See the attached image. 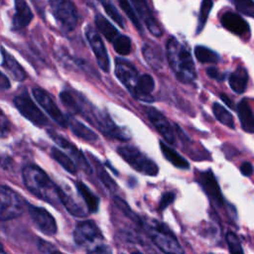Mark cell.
Instances as JSON below:
<instances>
[{
  "label": "cell",
  "instance_id": "cell-1",
  "mask_svg": "<svg viewBox=\"0 0 254 254\" xmlns=\"http://www.w3.org/2000/svg\"><path fill=\"white\" fill-rule=\"evenodd\" d=\"M166 55L170 67L179 81L187 84L195 80L196 71L190 52L175 37L168 40Z\"/></svg>",
  "mask_w": 254,
  "mask_h": 254
},
{
  "label": "cell",
  "instance_id": "cell-2",
  "mask_svg": "<svg viewBox=\"0 0 254 254\" xmlns=\"http://www.w3.org/2000/svg\"><path fill=\"white\" fill-rule=\"evenodd\" d=\"M26 188L39 198L54 205L61 203L60 188L39 167L29 165L23 170Z\"/></svg>",
  "mask_w": 254,
  "mask_h": 254
},
{
  "label": "cell",
  "instance_id": "cell-3",
  "mask_svg": "<svg viewBox=\"0 0 254 254\" xmlns=\"http://www.w3.org/2000/svg\"><path fill=\"white\" fill-rule=\"evenodd\" d=\"M76 97L78 101V114L82 115L90 124L95 126L106 136H110L121 141H127L130 139L128 131L117 126L107 113L98 110L82 95L76 93Z\"/></svg>",
  "mask_w": 254,
  "mask_h": 254
},
{
  "label": "cell",
  "instance_id": "cell-4",
  "mask_svg": "<svg viewBox=\"0 0 254 254\" xmlns=\"http://www.w3.org/2000/svg\"><path fill=\"white\" fill-rule=\"evenodd\" d=\"M139 225H141L151 238L153 243L165 253H184L176 235L163 222L152 218H141Z\"/></svg>",
  "mask_w": 254,
  "mask_h": 254
},
{
  "label": "cell",
  "instance_id": "cell-5",
  "mask_svg": "<svg viewBox=\"0 0 254 254\" xmlns=\"http://www.w3.org/2000/svg\"><path fill=\"white\" fill-rule=\"evenodd\" d=\"M117 153L137 172L147 176H156L159 172L157 164L145 156L139 149L130 145L119 146Z\"/></svg>",
  "mask_w": 254,
  "mask_h": 254
},
{
  "label": "cell",
  "instance_id": "cell-6",
  "mask_svg": "<svg viewBox=\"0 0 254 254\" xmlns=\"http://www.w3.org/2000/svg\"><path fill=\"white\" fill-rule=\"evenodd\" d=\"M53 15L61 28L65 32H71L77 25L78 13L71 0H49Z\"/></svg>",
  "mask_w": 254,
  "mask_h": 254
},
{
  "label": "cell",
  "instance_id": "cell-7",
  "mask_svg": "<svg viewBox=\"0 0 254 254\" xmlns=\"http://www.w3.org/2000/svg\"><path fill=\"white\" fill-rule=\"evenodd\" d=\"M24 210V200L11 188L0 185V220L19 217Z\"/></svg>",
  "mask_w": 254,
  "mask_h": 254
},
{
  "label": "cell",
  "instance_id": "cell-8",
  "mask_svg": "<svg viewBox=\"0 0 254 254\" xmlns=\"http://www.w3.org/2000/svg\"><path fill=\"white\" fill-rule=\"evenodd\" d=\"M73 238L75 243L81 247L94 248L97 245H99L97 244L98 242L103 240V235L93 221L87 220V221H82L76 225L73 232Z\"/></svg>",
  "mask_w": 254,
  "mask_h": 254
},
{
  "label": "cell",
  "instance_id": "cell-9",
  "mask_svg": "<svg viewBox=\"0 0 254 254\" xmlns=\"http://www.w3.org/2000/svg\"><path fill=\"white\" fill-rule=\"evenodd\" d=\"M14 104L20 113L38 127L46 126L48 120L27 94H21L14 98Z\"/></svg>",
  "mask_w": 254,
  "mask_h": 254
},
{
  "label": "cell",
  "instance_id": "cell-10",
  "mask_svg": "<svg viewBox=\"0 0 254 254\" xmlns=\"http://www.w3.org/2000/svg\"><path fill=\"white\" fill-rule=\"evenodd\" d=\"M85 36L94 53V56L96 58V62L99 67L105 72L109 71V68H110L109 57L100 36L91 26L86 27Z\"/></svg>",
  "mask_w": 254,
  "mask_h": 254
},
{
  "label": "cell",
  "instance_id": "cell-11",
  "mask_svg": "<svg viewBox=\"0 0 254 254\" xmlns=\"http://www.w3.org/2000/svg\"><path fill=\"white\" fill-rule=\"evenodd\" d=\"M115 75L132 94L139 78L137 68L130 62L117 58L115 60Z\"/></svg>",
  "mask_w": 254,
  "mask_h": 254
},
{
  "label": "cell",
  "instance_id": "cell-12",
  "mask_svg": "<svg viewBox=\"0 0 254 254\" xmlns=\"http://www.w3.org/2000/svg\"><path fill=\"white\" fill-rule=\"evenodd\" d=\"M145 114L149 118L150 122L153 124V126L156 128V130L163 136V138L171 144H175V134L174 130L166 118L164 114H162L160 111H158L156 108L151 106H144Z\"/></svg>",
  "mask_w": 254,
  "mask_h": 254
},
{
  "label": "cell",
  "instance_id": "cell-13",
  "mask_svg": "<svg viewBox=\"0 0 254 254\" xmlns=\"http://www.w3.org/2000/svg\"><path fill=\"white\" fill-rule=\"evenodd\" d=\"M33 95L38 103L47 111V113L62 127H67V118L63 114L52 97L41 88H34Z\"/></svg>",
  "mask_w": 254,
  "mask_h": 254
},
{
  "label": "cell",
  "instance_id": "cell-14",
  "mask_svg": "<svg viewBox=\"0 0 254 254\" xmlns=\"http://www.w3.org/2000/svg\"><path fill=\"white\" fill-rule=\"evenodd\" d=\"M49 134L50 137L59 145L61 146L63 149L66 150L67 153L70 155V157L72 158L73 162L75 163V165L77 166V168H79L80 170H82L84 173L90 175L92 173L91 167L88 164L87 160L85 159L84 155L80 152V150H78L73 144H71L69 141H67L66 139L61 137L59 134L55 133L52 130H49Z\"/></svg>",
  "mask_w": 254,
  "mask_h": 254
},
{
  "label": "cell",
  "instance_id": "cell-15",
  "mask_svg": "<svg viewBox=\"0 0 254 254\" xmlns=\"http://www.w3.org/2000/svg\"><path fill=\"white\" fill-rule=\"evenodd\" d=\"M31 218L36 227L46 235H55L57 233V223L55 218L45 208L29 206Z\"/></svg>",
  "mask_w": 254,
  "mask_h": 254
},
{
  "label": "cell",
  "instance_id": "cell-16",
  "mask_svg": "<svg viewBox=\"0 0 254 254\" xmlns=\"http://www.w3.org/2000/svg\"><path fill=\"white\" fill-rule=\"evenodd\" d=\"M199 185L203 189L204 192L208 195L209 198L218 206H222L224 203L222 193L218 183L211 170L204 171L199 176Z\"/></svg>",
  "mask_w": 254,
  "mask_h": 254
},
{
  "label": "cell",
  "instance_id": "cell-17",
  "mask_svg": "<svg viewBox=\"0 0 254 254\" xmlns=\"http://www.w3.org/2000/svg\"><path fill=\"white\" fill-rule=\"evenodd\" d=\"M220 22L223 28L237 36H245L250 31L248 23L234 12H225L221 16Z\"/></svg>",
  "mask_w": 254,
  "mask_h": 254
},
{
  "label": "cell",
  "instance_id": "cell-18",
  "mask_svg": "<svg viewBox=\"0 0 254 254\" xmlns=\"http://www.w3.org/2000/svg\"><path fill=\"white\" fill-rule=\"evenodd\" d=\"M154 87H155V81L153 77L148 73L142 74L139 76L137 80L132 96L146 103L153 102L154 98L151 96V93L154 90Z\"/></svg>",
  "mask_w": 254,
  "mask_h": 254
},
{
  "label": "cell",
  "instance_id": "cell-19",
  "mask_svg": "<svg viewBox=\"0 0 254 254\" xmlns=\"http://www.w3.org/2000/svg\"><path fill=\"white\" fill-rule=\"evenodd\" d=\"M14 4L15 14L12 20V27L14 30H21L31 23L33 13L26 0H14Z\"/></svg>",
  "mask_w": 254,
  "mask_h": 254
},
{
  "label": "cell",
  "instance_id": "cell-20",
  "mask_svg": "<svg viewBox=\"0 0 254 254\" xmlns=\"http://www.w3.org/2000/svg\"><path fill=\"white\" fill-rule=\"evenodd\" d=\"M237 114L241 128L247 133H254V113L246 98L238 103Z\"/></svg>",
  "mask_w": 254,
  "mask_h": 254
},
{
  "label": "cell",
  "instance_id": "cell-21",
  "mask_svg": "<svg viewBox=\"0 0 254 254\" xmlns=\"http://www.w3.org/2000/svg\"><path fill=\"white\" fill-rule=\"evenodd\" d=\"M1 53L3 56V64L2 65L10 72V74L17 80L22 81L25 80L27 77L25 69L21 66V64L10 55L8 52H6L3 48H1Z\"/></svg>",
  "mask_w": 254,
  "mask_h": 254
},
{
  "label": "cell",
  "instance_id": "cell-22",
  "mask_svg": "<svg viewBox=\"0 0 254 254\" xmlns=\"http://www.w3.org/2000/svg\"><path fill=\"white\" fill-rule=\"evenodd\" d=\"M230 88L237 94H241L246 90L248 84V73L242 66H238L228 78Z\"/></svg>",
  "mask_w": 254,
  "mask_h": 254
},
{
  "label": "cell",
  "instance_id": "cell-23",
  "mask_svg": "<svg viewBox=\"0 0 254 254\" xmlns=\"http://www.w3.org/2000/svg\"><path fill=\"white\" fill-rule=\"evenodd\" d=\"M60 198H61V203L64 205V207L72 214V215H75V216H85L87 211L81 206L80 203H78L74 197L64 191L63 189L60 188Z\"/></svg>",
  "mask_w": 254,
  "mask_h": 254
},
{
  "label": "cell",
  "instance_id": "cell-24",
  "mask_svg": "<svg viewBox=\"0 0 254 254\" xmlns=\"http://www.w3.org/2000/svg\"><path fill=\"white\" fill-rule=\"evenodd\" d=\"M160 148H161L162 154L165 156V158L171 164H173L176 168H179V169H182V170H188L190 168L189 162L187 160H185L173 148H171L167 144L163 143V141H160Z\"/></svg>",
  "mask_w": 254,
  "mask_h": 254
},
{
  "label": "cell",
  "instance_id": "cell-25",
  "mask_svg": "<svg viewBox=\"0 0 254 254\" xmlns=\"http://www.w3.org/2000/svg\"><path fill=\"white\" fill-rule=\"evenodd\" d=\"M67 124L70 127L72 133L78 138L85 141H95L97 139V135L90 128L83 125L81 122L69 117L67 118Z\"/></svg>",
  "mask_w": 254,
  "mask_h": 254
},
{
  "label": "cell",
  "instance_id": "cell-26",
  "mask_svg": "<svg viewBox=\"0 0 254 254\" xmlns=\"http://www.w3.org/2000/svg\"><path fill=\"white\" fill-rule=\"evenodd\" d=\"M94 22H95V26H96L97 30L105 37V39L107 41L113 42L119 36L118 30L102 15L97 14L95 16Z\"/></svg>",
  "mask_w": 254,
  "mask_h": 254
},
{
  "label": "cell",
  "instance_id": "cell-27",
  "mask_svg": "<svg viewBox=\"0 0 254 254\" xmlns=\"http://www.w3.org/2000/svg\"><path fill=\"white\" fill-rule=\"evenodd\" d=\"M75 185L78 193L83 198L86 204L87 210L89 212H96L98 210L99 198L82 182H77Z\"/></svg>",
  "mask_w": 254,
  "mask_h": 254
},
{
  "label": "cell",
  "instance_id": "cell-28",
  "mask_svg": "<svg viewBox=\"0 0 254 254\" xmlns=\"http://www.w3.org/2000/svg\"><path fill=\"white\" fill-rule=\"evenodd\" d=\"M212 112L216 120L220 122L222 125L231 129L234 128V119L232 114L220 103L214 102L212 104Z\"/></svg>",
  "mask_w": 254,
  "mask_h": 254
},
{
  "label": "cell",
  "instance_id": "cell-29",
  "mask_svg": "<svg viewBox=\"0 0 254 254\" xmlns=\"http://www.w3.org/2000/svg\"><path fill=\"white\" fill-rule=\"evenodd\" d=\"M194 56L202 64H216L220 59L218 54L203 46H196L194 48Z\"/></svg>",
  "mask_w": 254,
  "mask_h": 254
},
{
  "label": "cell",
  "instance_id": "cell-30",
  "mask_svg": "<svg viewBox=\"0 0 254 254\" xmlns=\"http://www.w3.org/2000/svg\"><path fill=\"white\" fill-rule=\"evenodd\" d=\"M52 157L68 173L70 174H76L77 172V166L75 165V163L68 157L66 156L64 153L61 152L60 150L53 148L52 149Z\"/></svg>",
  "mask_w": 254,
  "mask_h": 254
},
{
  "label": "cell",
  "instance_id": "cell-31",
  "mask_svg": "<svg viewBox=\"0 0 254 254\" xmlns=\"http://www.w3.org/2000/svg\"><path fill=\"white\" fill-rule=\"evenodd\" d=\"M93 162L95 164V170H96V174L98 179L100 180V182L105 186L106 189H108L110 191L114 192L117 190V185L115 184V182L113 181V179L109 176V174L104 170V168L102 167V165L96 160L93 159Z\"/></svg>",
  "mask_w": 254,
  "mask_h": 254
},
{
  "label": "cell",
  "instance_id": "cell-32",
  "mask_svg": "<svg viewBox=\"0 0 254 254\" xmlns=\"http://www.w3.org/2000/svg\"><path fill=\"white\" fill-rule=\"evenodd\" d=\"M60 98L64 107L68 110V112H70L71 114H78V101L75 93L64 90L61 92Z\"/></svg>",
  "mask_w": 254,
  "mask_h": 254
},
{
  "label": "cell",
  "instance_id": "cell-33",
  "mask_svg": "<svg viewBox=\"0 0 254 254\" xmlns=\"http://www.w3.org/2000/svg\"><path fill=\"white\" fill-rule=\"evenodd\" d=\"M143 56L146 60V62L154 68V69H161L162 68V60L160 58V56L156 53V51L154 50L153 47H151L150 45H144L143 49Z\"/></svg>",
  "mask_w": 254,
  "mask_h": 254
},
{
  "label": "cell",
  "instance_id": "cell-34",
  "mask_svg": "<svg viewBox=\"0 0 254 254\" xmlns=\"http://www.w3.org/2000/svg\"><path fill=\"white\" fill-rule=\"evenodd\" d=\"M99 2L101 3L102 7L104 8L106 14L121 28L125 27V23L124 20L122 18V16L119 14L118 10L116 9V7L113 5V3L111 2V0H99Z\"/></svg>",
  "mask_w": 254,
  "mask_h": 254
},
{
  "label": "cell",
  "instance_id": "cell-35",
  "mask_svg": "<svg viewBox=\"0 0 254 254\" xmlns=\"http://www.w3.org/2000/svg\"><path fill=\"white\" fill-rule=\"evenodd\" d=\"M212 5H213L212 0H202L201 5H200V9H199V14H198L196 34H199L202 31V29H203V27H204V25L207 21V18H208L210 10L212 8Z\"/></svg>",
  "mask_w": 254,
  "mask_h": 254
},
{
  "label": "cell",
  "instance_id": "cell-36",
  "mask_svg": "<svg viewBox=\"0 0 254 254\" xmlns=\"http://www.w3.org/2000/svg\"><path fill=\"white\" fill-rule=\"evenodd\" d=\"M121 9L125 12V14L127 15V17L131 20V22L133 23V25L135 26V28L140 32L143 33V27L140 23V20L136 14V12L134 11L133 7L131 6V4L129 3L128 0H117Z\"/></svg>",
  "mask_w": 254,
  "mask_h": 254
},
{
  "label": "cell",
  "instance_id": "cell-37",
  "mask_svg": "<svg viewBox=\"0 0 254 254\" xmlns=\"http://www.w3.org/2000/svg\"><path fill=\"white\" fill-rule=\"evenodd\" d=\"M114 50L121 56H127L131 52V40L125 35H119L113 42Z\"/></svg>",
  "mask_w": 254,
  "mask_h": 254
},
{
  "label": "cell",
  "instance_id": "cell-38",
  "mask_svg": "<svg viewBox=\"0 0 254 254\" xmlns=\"http://www.w3.org/2000/svg\"><path fill=\"white\" fill-rule=\"evenodd\" d=\"M236 10L246 16L254 18V2L252 0H230Z\"/></svg>",
  "mask_w": 254,
  "mask_h": 254
},
{
  "label": "cell",
  "instance_id": "cell-39",
  "mask_svg": "<svg viewBox=\"0 0 254 254\" xmlns=\"http://www.w3.org/2000/svg\"><path fill=\"white\" fill-rule=\"evenodd\" d=\"M114 203L116 204V206L123 212L124 215H126L128 218H130L131 220L135 221L136 223H140V220H141V217H139L130 207L129 205L122 199L120 198L119 196H114Z\"/></svg>",
  "mask_w": 254,
  "mask_h": 254
},
{
  "label": "cell",
  "instance_id": "cell-40",
  "mask_svg": "<svg viewBox=\"0 0 254 254\" xmlns=\"http://www.w3.org/2000/svg\"><path fill=\"white\" fill-rule=\"evenodd\" d=\"M131 3L133 4L139 16L144 20V22L153 17L147 0H131Z\"/></svg>",
  "mask_w": 254,
  "mask_h": 254
},
{
  "label": "cell",
  "instance_id": "cell-41",
  "mask_svg": "<svg viewBox=\"0 0 254 254\" xmlns=\"http://www.w3.org/2000/svg\"><path fill=\"white\" fill-rule=\"evenodd\" d=\"M226 243L228 245V249L231 253H243V249L240 243L238 236L229 231L226 233Z\"/></svg>",
  "mask_w": 254,
  "mask_h": 254
},
{
  "label": "cell",
  "instance_id": "cell-42",
  "mask_svg": "<svg viewBox=\"0 0 254 254\" xmlns=\"http://www.w3.org/2000/svg\"><path fill=\"white\" fill-rule=\"evenodd\" d=\"M145 24H146V26H147V29L149 30V32H150L152 35H154V36H156V37H161V36L163 35V30H162V28L160 27V25H159V23L157 22V20L155 19V17H152V18L146 20V21H145Z\"/></svg>",
  "mask_w": 254,
  "mask_h": 254
},
{
  "label": "cell",
  "instance_id": "cell-43",
  "mask_svg": "<svg viewBox=\"0 0 254 254\" xmlns=\"http://www.w3.org/2000/svg\"><path fill=\"white\" fill-rule=\"evenodd\" d=\"M176 197V194L175 192L173 191H168V192H165L162 197H161V200L159 202V209L160 210H164L169 204H171L174 199Z\"/></svg>",
  "mask_w": 254,
  "mask_h": 254
},
{
  "label": "cell",
  "instance_id": "cell-44",
  "mask_svg": "<svg viewBox=\"0 0 254 254\" xmlns=\"http://www.w3.org/2000/svg\"><path fill=\"white\" fill-rule=\"evenodd\" d=\"M10 131V122L3 111L0 109V133L2 135L8 134Z\"/></svg>",
  "mask_w": 254,
  "mask_h": 254
},
{
  "label": "cell",
  "instance_id": "cell-45",
  "mask_svg": "<svg viewBox=\"0 0 254 254\" xmlns=\"http://www.w3.org/2000/svg\"><path fill=\"white\" fill-rule=\"evenodd\" d=\"M206 74L210 77V78H213V79H216V80H219V81H222L226 74L225 73H222L220 72L216 67L214 66H210V67H207L206 68Z\"/></svg>",
  "mask_w": 254,
  "mask_h": 254
},
{
  "label": "cell",
  "instance_id": "cell-46",
  "mask_svg": "<svg viewBox=\"0 0 254 254\" xmlns=\"http://www.w3.org/2000/svg\"><path fill=\"white\" fill-rule=\"evenodd\" d=\"M39 249L41 252H44V253H53V252L59 251L53 244L42 239H40L39 241Z\"/></svg>",
  "mask_w": 254,
  "mask_h": 254
},
{
  "label": "cell",
  "instance_id": "cell-47",
  "mask_svg": "<svg viewBox=\"0 0 254 254\" xmlns=\"http://www.w3.org/2000/svg\"><path fill=\"white\" fill-rule=\"evenodd\" d=\"M240 172L245 176V177H249L253 174V166L251 163L249 162H244L241 164L240 166Z\"/></svg>",
  "mask_w": 254,
  "mask_h": 254
},
{
  "label": "cell",
  "instance_id": "cell-48",
  "mask_svg": "<svg viewBox=\"0 0 254 254\" xmlns=\"http://www.w3.org/2000/svg\"><path fill=\"white\" fill-rule=\"evenodd\" d=\"M89 252H90V253H107V252L110 253L111 250L108 248V246L99 244V245H97L96 247H94L93 249H91Z\"/></svg>",
  "mask_w": 254,
  "mask_h": 254
},
{
  "label": "cell",
  "instance_id": "cell-49",
  "mask_svg": "<svg viewBox=\"0 0 254 254\" xmlns=\"http://www.w3.org/2000/svg\"><path fill=\"white\" fill-rule=\"evenodd\" d=\"M10 87V81L7 78V76L0 71V88L6 89Z\"/></svg>",
  "mask_w": 254,
  "mask_h": 254
},
{
  "label": "cell",
  "instance_id": "cell-50",
  "mask_svg": "<svg viewBox=\"0 0 254 254\" xmlns=\"http://www.w3.org/2000/svg\"><path fill=\"white\" fill-rule=\"evenodd\" d=\"M220 99L229 107V108H231V109H234V107H235V105L233 104V101L225 94V93H223V92H221L220 93Z\"/></svg>",
  "mask_w": 254,
  "mask_h": 254
},
{
  "label": "cell",
  "instance_id": "cell-51",
  "mask_svg": "<svg viewBox=\"0 0 254 254\" xmlns=\"http://www.w3.org/2000/svg\"><path fill=\"white\" fill-rule=\"evenodd\" d=\"M5 251H4V249H3V246H2V244L0 243V253H4Z\"/></svg>",
  "mask_w": 254,
  "mask_h": 254
},
{
  "label": "cell",
  "instance_id": "cell-52",
  "mask_svg": "<svg viewBox=\"0 0 254 254\" xmlns=\"http://www.w3.org/2000/svg\"><path fill=\"white\" fill-rule=\"evenodd\" d=\"M0 1H1V0H0Z\"/></svg>",
  "mask_w": 254,
  "mask_h": 254
}]
</instances>
